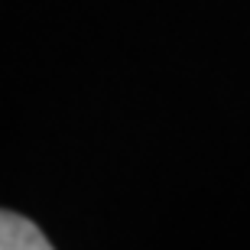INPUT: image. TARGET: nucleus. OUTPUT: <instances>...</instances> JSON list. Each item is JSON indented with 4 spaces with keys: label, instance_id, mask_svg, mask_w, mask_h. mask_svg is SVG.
Listing matches in <instances>:
<instances>
[{
    "label": "nucleus",
    "instance_id": "1",
    "mask_svg": "<svg viewBox=\"0 0 250 250\" xmlns=\"http://www.w3.org/2000/svg\"><path fill=\"white\" fill-rule=\"evenodd\" d=\"M0 250H52V244L29 218L0 208Z\"/></svg>",
    "mask_w": 250,
    "mask_h": 250
}]
</instances>
